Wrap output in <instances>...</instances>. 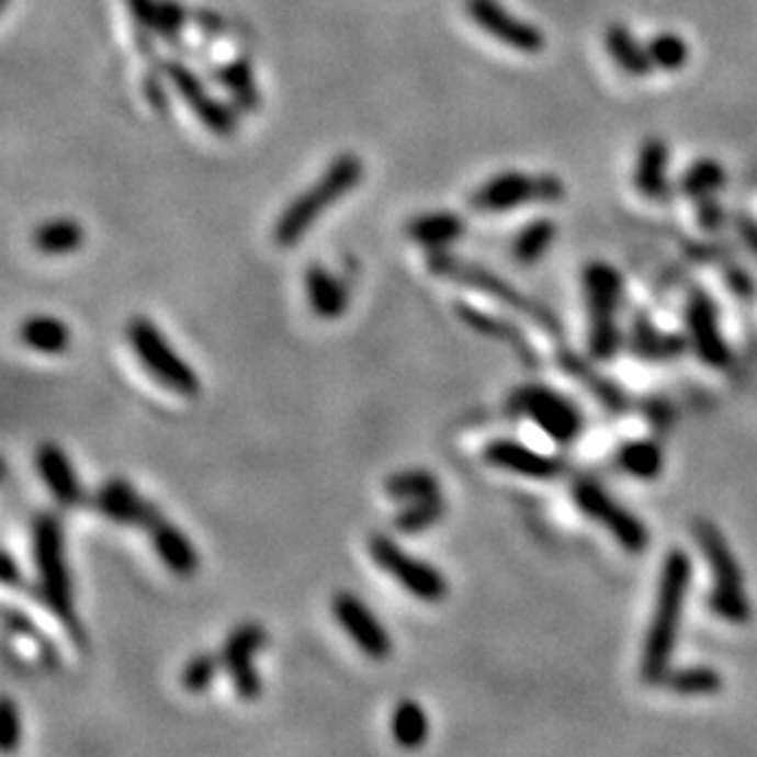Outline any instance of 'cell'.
<instances>
[{"mask_svg": "<svg viewBox=\"0 0 757 757\" xmlns=\"http://www.w3.org/2000/svg\"><path fill=\"white\" fill-rule=\"evenodd\" d=\"M693 566L685 550H671L659 569L655 608L645 633L643 655H640V677L647 685H662L669 671L671 657L677 649L681 615H685L687 598L691 591Z\"/></svg>", "mask_w": 757, "mask_h": 757, "instance_id": "cell-1", "label": "cell"}, {"mask_svg": "<svg viewBox=\"0 0 757 757\" xmlns=\"http://www.w3.org/2000/svg\"><path fill=\"white\" fill-rule=\"evenodd\" d=\"M30 554L37 572L39 601L55 615L74 645H83V628L74 606V586L67 560L65 522L57 512L42 510L30 522Z\"/></svg>", "mask_w": 757, "mask_h": 757, "instance_id": "cell-2", "label": "cell"}, {"mask_svg": "<svg viewBox=\"0 0 757 757\" xmlns=\"http://www.w3.org/2000/svg\"><path fill=\"white\" fill-rule=\"evenodd\" d=\"M363 160L355 152H343L329 162L324 174L312 187L294 196L280 214L272 228V240L280 248H292L309 234L314 224L326 214V208L339 204L363 180Z\"/></svg>", "mask_w": 757, "mask_h": 757, "instance_id": "cell-3", "label": "cell"}, {"mask_svg": "<svg viewBox=\"0 0 757 757\" xmlns=\"http://www.w3.org/2000/svg\"><path fill=\"white\" fill-rule=\"evenodd\" d=\"M693 538H697L699 550L711 572V611L725 620V623L745 625L753 615L750 596L728 540L723 538L721 530L711 520H697V524H693Z\"/></svg>", "mask_w": 757, "mask_h": 757, "instance_id": "cell-4", "label": "cell"}, {"mask_svg": "<svg viewBox=\"0 0 757 757\" xmlns=\"http://www.w3.org/2000/svg\"><path fill=\"white\" fill-rule=\"evenodd\" d=\"M128 336L131 351L135 359L140 361L145 373L152 377L157 385H162L165 391L180 397H196L202 391V377L189 365L180 353L172 349V343L162 334L160 326L147 317H133L128 321Z\"/></svg>", "mask_w": 757, "mask_h": 757, "instance_id": "cell-5", "label": "cell"}, {"mask_svg": "<svg viewBox=\"0 0 757 757\" xmlns=\"http://www.w3.org/2000/svg\"><path fill=\"white\" fill-rule=\"evenodd\" d=\"M427 268L437 278L459 282V285H466V287L488 294V297L498 300L500 304H505V307L520 312L522 317L540 324L544 331L560 334V321L554 319V314L550 309H544L542 304L524 297V294H520L512 285H508L502 278L493 275L490 270L476 265V262L451 256L449 250H432V256H429L427 260Z\"/></svg>", "mask_w": 757, "mask_h": 757, "instance_id": "cell-6", "label": "cell"}, {"mask_svg": "<svg viewBox=\"0 0 757 757\" xmlns=\"http://www.w3.org/2000/svg\"><path fill=\"white\" fill-rule=\"evenodd\" d=\"M368 554L373 564L393 581L422 603H441L449 596V581L441 569L422 556L409 554L391 534L375 532L368 538Z\"/></svg>", "mask_w": 757, "mask_h": 757, "instance_id": "cell-7", "label": "cell"}, {"mask_svg": "<svg viewBox=\"0 0 757 757\" xmlns=\"http://www.w3.org/2000/svg\"><path fill=\"white\" fill-rule=\"evenodd\" d=\"M566 187L556 174H528L508 170L493 174L471 194L478 214H508L524 204H554L564 199Z\"/></svg>", "mask_w": 757, "mask_h": 757, "instance_id": "cell-8", "label": "cell"}, {"mask_svg": "<svg viewBox=\"0 0 757 757\" xmlns=\"http://www.w3.org/2000/svg\"><path fill=\"white\" fill-rule=\"evenodd\" d=\"M588 309V351L596 361H608L618 351L620 275L608 262H591L584 270Z\"/></svg>", "mask_w": 757, "mask_h": 757, "instance_id": "cell-9", "label": "cell"}, {"mask_svg": "<svg viewBox=\"0 0 757 757\" xmlns=\"http://www.w3.org/2000/svg\"><path fill=\"white\" fill-rule=\"evenodd\" d=\"M572 496L576 508L581 510L586 518L596 520L603 530L613 534V540L623 546L630 554H640L647 550L649 532L643 522H640L633 512L620 508L613 500L611 493H606L596 481L591 478H578L572 486Z\"/></svg>", "mask_w": 757, "mask_h": 757, "instance_id": "cell-10", "label": "cell"}, {"mask_svg": "<svg viewBox=\"0 0 757 757\" xmlns=\"http://www.w3.org/2000/svg\"><path fill=\"white\" fill-rule=\"evenodd\" d=\"M510 407L518 415L532 419L556 444H572L584 429V417L574 403L544 385H524L515 391Z\"/></svg>", "mask_w": 757, "mask_h": 757, "instance_id": "cell-11", "label": "cell"}, {"mask_svg": "<svg viewBox=\"0 0 757 757\" xmlns=\"http://www.w3.org/2000/svg\"><path fill=\"white\" fill-rule=\"evenodd\" d=\"M265 645V628L256 623V620H246V623L230 630L228 637L224 640V647H221L224 671L230 679V687H234V691L244 701H258L262 697V679L256 657Z\"/></svg>", "mask_w": 757, "mask_h": 757, "instance_id": "cell-12", "label": "cell"}, {"mask_svg": "<svg viewBox=\"0 0 757 757\" xmlns=\"http://www.w3.org/2000/svg\"><path fill=\"white\" fill-rule=\"evenodd\" d=\"M331 615L346 637L359 647L368 659L383 662L393 655V637L363 598L353 591H339L331 596Z\"/></svg>", "mask_w": 757, "mask_h": 757, "instance_id": "cell-13", "label": "cell"}, {"mask_svg": "<svg viewBox=\"0 0 757 757\" xmlns=\"http://www.w3.org/2000/svg\"><path fill=\"white\" fill-rule=\"evenodd\" d=\"M466 13L488 37L520 55H540L546 45V37L538 25L515 15L500 0H466Z\"/></svg>", "mask_w": 757, "mask_h": 757, "instance_id": "cell-14", "label": "cell"}, {"mask_svg": "<svg viewBox=\"0 0 757 757\" xmlns=\"http://www.w3.org/2000/svg\"><path fill=\"white\" fill-rule=\"evenodd\" d=\"M91 505L101 518L118 524V528L150 530L152 524L162 518V510L155 502L147 500L143 493L133 488L131 481L113 476L103 481L91 496Z\"/></svg>", "mask_w": 757, "mask_h": 757, "instance_id": "cell-15", "label": "cell"}, {"mask_svg": "<svg viewBox=\"0 0 757 757\" xmlns=\"http://www.w3.org/2000/svg\"><path fill=\"white\" fill-rule=\"evenodd\" d=\"M165 74L167 79L172 81L174 91L180 93V99L192 109V113L202 121L208 133L218 135V138H228V135L236 133L238 115L230 111L226 103L208 97L204 81L199 79L192 69L182 65V61H167Z\"/></svg>", "mask_w": 757, "mask_h": 757, "instance_id": "cell-16", "label": "cell"}, {"mask_svg": "<svg viewBox=\"0 0 757 757\" xmlns=\"http://www.w3.org/2000/svg\"><path fill=\"white\" fill-rule=\"evenodd\" d=\"M483 461L498 471L515 473L522 478L550 481L564 473V461L560 456L544 454V451L522 444L518 439H493L483 447Z\"/></svg>", "mask_w": 757, "mask_h": 757, "instance_id": "cell-17", "label": "cell"}, {"mask_svg": "<svg viewBox=\"0 0 757 757\" xmlns=\"http://www.w3.org/2000/svg\"><path fill=\"white\" fill-rule=\"evenodd\" d=\"M35 471L39 481L45 483L49 496L61 508H79L87 500L77 468H74L67 451L55 441H45V444L37 447Z\"/></svg>", "mask_w": 757, "mask_h": 757, "instance_id": "cell-18", "label": "cell"}, {"mask_svg": "<svg viewBox=\"0 0 757 757\" xmlns=\"http://www.w3.org/2000/svg\"><path fill=\"white\" fill-rule=\"evenodd\" d=\"M687 321H689L691 343L701 359L711 368L728 365L731 351L719 326L716 304H713L707 294H701V292L691 294L689 307H687Z\"/></svg>", "mask_w": 757, "mask_h": 757, "instance_id": "cell-19", "label": "cell"}, {"mask_svg": "<svg viewBox=\"0 0 757 757\" xmlns=\"http://www.w3.org/2000/svg\"><path fill=\"white\" fill-rule=\"evenodd\" d=\"M147 538H150V546L157 554V560L162 562V566L170 574L189 578L199 572L202 560H199L196 546L187 538V532L172 524L165 515L147 530Z\"/></svg>", "mask_w": 757, "mask_h": 757, "instance_id": "cell-20", "label": "cell"}, {"mask_svg": "<svg viewBox=\"0 0 757 757\" xmlns=\"http://www.w3.org/2000/svg\"><path fill=\"white\" fill-rule=\"evenodd\" d=\"M304 294H307L309 309L324 321L341 319L346 309H349V287H346V282L339 275H334L331 270L317 265V262L304 272Z\"/></svg>", "mask_w": 757, "mask_h": 757, "instance_id": "cell-21", "label": "cell"}, {"mask_svg": "<svg viewBox=\"0 0 757 757\" xmlns=\"http://www.w3.org/2000/svg\"><path fill=\"white\" fill-rule=\"evenodd\" d=\"M466 234V221L454 212H427L407 221L405 236L413 244L432 250H447Z\"/></svg>", "mask_w": 757, "mask_h": 757, "instance_id": "cell-22", "label": "cell"}, {"mask_svg": "<svg viewBox=\"0 0 757 757\" xmlns=\"http://www.w3.org/2000/svg\"><path fill=\"white\" fill-rule=\"evenodd\" d=\"M669 145L662 138H649L640 145L635 157L633 182L647 199H662L669 192Z\"/></svg>", "mask_w": 757, "mask_h": 757, "instance_id": "cell-23", "label": "cell"}, {"mask_svg": "<svg viewBox=\"0 0 757 757\" xmlns=\"http://www.w3.org/2000/svg\"><path fill=\"white\" fill-rule=\"evenodd\" d=\"M603 45L608 57L613 59V65L625 74L630 79H645L649 77L655 67H652V59H649V52L647 45H643L635 35L633 30L623 23H613L606 27V35H603Z\"/></svg>", "mask_w": 757, "mask_h": 757, "instance_id": "cell-24", "label": "cell"}, {"mask_svg": "<svg viewBox=\"0 0 757 757\" xmlns=\"http://www.w3.org/2000/svg\"><path fill=\"white\" fill-rule=\"evenodd\" d=\"M25 349L42 355H65L71 346V331L55 314H30L18 329Z\"/></svg>", "mask_w": 757, "mask_h": 757, "instance_id": "cell-25", "label": "cell"}, {"mask_svg": "<svg viewBox=\"0 0 757 757\" xmlns=\"http://www.w3.org/2000/svg\"><path fill=\"white\" fill-rule=\"evenodd\" d=\"M30 240H33V248L42 252V256L65 258L83 246V240H87V230H83V226L77 218L55 216L37 224L33 228Z\"/></svg>", "mask_w": 757, "mask_h": 757, "instance_id": "cell-26", "label": "cell"}, {"mask_svg": "<svg viewBox=\"0 0 757 757\" xmlns=\"http://www.w3.org/2000/svg\"><path fill=\"white\" fill-rule=\"evenodd\" d=\"M393 741L403 750L422 748L429 738V716L425 707L415 699H403L391 713Z\"/></svg>", "mask_w": 757, "mask_h": 757, "instance_id": "cell-27", "label": "cell"}, {"mask_svg": "<svg viewBox=\"0 0 757 757\" xmlns=\"http://www.w3.org/2000/svg\"><path fill=\"white\" fill-rule=\"evenodd\" d=\"M385 496L395 502H413L422 498L441 496V486L437 473L429 468H403L395 471L383 483Z\"/></svg>", "mask_w": 757, "mask_h": 757, "instance_id": "cell-28", "label": "cell"}, {"mask_svg": "<svg viewBox=\"0 0 757 757\" xmlns=\"http://www.w3.org/2000/svg\"><path fill=\"white\" fill-rule=\"evenodd\" d=\"M444 512H447L444 496L403 502V508H399L393 518V530L397 534H405V538L422 534L427 530L437 528L441 518H444Z\"/></svg>", "mask_w": 757, "mask_h": 757, "instance_id": "cell-29", "label": "cell"}, {"mask_svg": "<svg viewBox=\"0 0 757 757\" xmlns=\"http://www.w3.org/2000/svg\"><path fill=\"white\" fill-rule=\"evenodd\" d=\"M618 466L635 478L652 481L657 478L662 468H665V454H662L659 444L649 439L628 441L618 451Z\"/></svg>", "mask_w": 757, "mask_h": 757, "instance_id": "cell-30", "label": "cell"}, {"mask_svg": "<svg viewBox=\"0 0 757 757\" xmlns=\"http://www.w3.org/2000/svg\"><path fill=\"white\" fill-rule=\"evenodd\" d=\"M662 687L679 697H711L723 689V677L713 667H685L669 669Z\"/></svg>", "mask_w": 757, "mask_h": 757, "instance_id": "cell-31", "label": "cell"}, {"mask_svg": "<svg viewBox=\"0 0 757 757\" xmlns=\"http://www.w3.org/2000/svg\"><path fill=\"white\" fill-rule=\"evenodd\" d=\"M556 238V224L552 218H534L512 240V256L522 265H534V262L546 256Z\"/></svg>", "mask_w": 757, "mask_h": 757, "instance_id": "cell-32", "label": "cell"}, {"mask_svg": "<svg viewBox=\"0 0 757 757\" xmlns=\"http://www.w3.org/2000/svg\"><path fill=\"white\" fill-rule=\"evenodd\" d=\"M647 52L652 59V67L667 74L681 71L691 59V47L689 42L681 37L679 33H659L655 37L647 39Z\"/></svg>", "mask_w": 757, "mask_h": 757, "instance_id": "cell-33", "label": "cell"}, {"mask_svg": "<svg viewBox=\"0 0 757 757\" xmlns=\"http://www.w3.org/2000/svg\"><path fill=\"white\" fill-rule=\"evenodd\" d=\"M723 182H725L723 165L716 160H711V157H707V160L693 162L689 170L681 174L679 192L691 196V199H697L699 202V199H707V196L716 194L719 189L723 187Z\"/></svg>", "mask_w": 757, "mask_h": 757, "instance_id": "cell-34", "label": "cell"}, {"mask_svg": "<svg viewBox=\"0 0 757 757\" xmlns=\"http://www.w3.org/2000/svg\"><path fill=\"white\" fill-rule=\"evenodd\" d=\"M218 81L234 93V99L240 109H256L258 106V87L252 77V67L248 59H234L218 69Z\"/></svg>", "mask_w": 757, "mask_h": 757, "instance_id": "cell-35", "label": "cell"}, {"mask_svg": "<svg viewBox=\"0 0 757 757\" xmlns=\"http://www.w3.org/2000/svg\"><path fill=\"white\" fill-rule=\"evenodd\" d=\"M221 669H224L221 655H214V652H199V655H192L182 669L184 691H189V693L208 691L216 681Z\"/></svg>", "mask_w": 757, "mask_h": 757, "instance_id": "cell-36", "label": "cell"}, {"mask_svg": "<svg viewBox=\"0 0 757 757\" xmlns=\"http://www.w3.org/2000/svg\"><path fill=\"white\" fill-rule=\"evenodd\" d=\"M184 23H187V8L180 3V0H157L155 37L170 42V45H177Z\"/></svg>", "mask_w": 757, "mask_h": 757, "instance_id": "cell-37", "label": "cell"}, {"mask_svg": "<svg viewBox=\"0 0 757 757\" xmlns=\"http://www.w3.org/2000/svg\"><path fill=\"white\" fill-rule=\"evenodd\" d=\"M20 741H23V721H20V711L13 699L3 697V707H0V750H3L5 755L15 753Z\"/></svg>", "mask_w": 757, "mask_h": 757, "instance_id": "cell-38", "label": "cell"}, {"mask_svg": "<svg viewBox=\"0 0 757 757\" xmlns=\"http://www.w3.org/2000/svg\"><path fill=\"white\" fill-rule=\"evenodd\" d=\"M128 13L133 18L135 27L140 30V42L145 37H155V15H157V0H125Z\"/></svg>", "mask_w": 757, "mask_h": 757, "instance_id": "cell-39", "label": "cell"}, {"mask_svg": "<svg viewBox=\"0 0 757 757\" xmlns=\"http://www.w3.org/2000/svg\"><path fill=\"white\" fill-rule=\"evenodd\" d=\"M635 343H637V349L647 355H675L677 351H681V343L677 339H669V336H657V334H652L649 329H643V326H640Z\"/></svg>", "mask_w": 757, "mask_h": 757, "instance_id": "cell-40", "label": "cell"}, {"mask_svg": "<svg viewBox=\"0 0 757 757\" xmlns=\"http://www.w3.org/2000/svg\"><path fill=\"white\" fill-rule=\"evenodd\" d=\"M699 218H701V224L703 226H709L713 228L721 221V208L716 204V199L713 196H707V199H699Z\"/></svg>", "mask_w": 757, "mask_h": 757, "instance_id": "cell-41", "label": "cell"}, {"mask_svg": "<svg viewBox=\"0 0 757 757\" xmlns=\"http://www.w3.org/2000/svg\"><path fill=\"white\" fill-rule=\"evenodd\" d=\"M0 574H3L5 586H23V572H20L15 556L10 554V550L3 552V572Z\"/></svg>", "mask_w": 757, "mask_h": 757, "instance_id": "cell-42", "label": "cell"}, {"mask_svg": "<svg viewBox=\"0 0 757 757\" xmlns=\"http://www.w3.org/2000/svg\"><path fill=\"white\" fill-rule=\"evenodd\" d=\"M743 234H745V238L750 240L753 248L757 250V224H753V221H745V224H743Z\"/></svg>", "mask_w": 757, "mask_h": 757, "instance_id": "cell-43", "label": "cell"}]
</instances>
